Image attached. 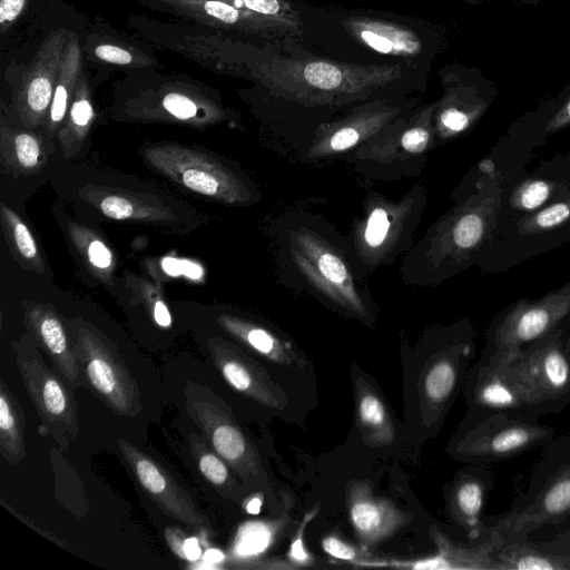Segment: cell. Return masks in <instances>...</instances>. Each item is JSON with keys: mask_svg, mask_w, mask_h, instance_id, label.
I'll return each instance as SVG.
<instances>
[{"mask_svg": "<svg viewBox=\"0 0 570 570\" xmlns=\"http://www.w3.org/2000/svg\"><path fill=\"white\" fill-rule=\"evenodd\" d=\"M95 119L91 90L82 72L77 82L66 118L57 134L65 159L73 158L83 146Z\"/></svg>", "mask_w": 570, "mask_h": 570, "instance_id": "obj_32", "label": "cell"}, {"mask_svg": "<svg viewBox=\"0 0 570 570\" xmlns=\"http://www.w3.org/2000/svg\"><path fill=\"white\" fill-rule=\"evenodd\" d=\"M0 222L4 239L18 261L28 271L43 274L45 261L28 225L8 205H0Z\"/></svg>", "mask_w": 570, "mask_h": 570, "instance_id": "obj_35", "label": "cell"}, {"mask_svg": "<svg viewBox=\"0 0 570 570\" xmlns=\"http://www.w3.org/2000/svg\"><path fill=\"white\" fill-rule=\"evenodd\" d=\"M216 321L232 337L269 362L282 365H306V360L291 341L265 325L227 313L217 316Z\"/></svg>", "mask_w": 570, "mask_h": 570, "instance_id": "obj_28", "label": "cell"}, {"mask_svg": "<svg viewBox=\"0 0 570 570\" xmlns=\"http://www.w3.org/2000/svg\"><path fill=\"white\" fill-rule=\"evenodd\" d=\"M473 191L443 215L411 250L402 272L413 283H435L460 271L490 238L502 202L501 175L480 163Z\"/></svg>", "mask_w": 570, "mask_h": 570, "instance_id": "obj_3", "label": "cell"}, {"mask_svg": "<svg viewBox=\"0 0 570 570\" xmlns=\"http://www.w3.org/2000/svg\"><path fill=\"white\" fill-rule=\"evenodd\" d=\"M206 346L215 367L236 392L268 409L286 406L282 389L238 345L220 337H208Z\"/></svg>", "mask_w": 570, "mask_h": 570, "instance_id": "obj_21", "label": "cell"}, {"mask_svg": "<svg viewBox=\"0 0 570 570\" xmlns=\"http://www.w3.org/2000/svg\"><path fill=\"white\" fill-rule=\"evenodd\" d=\"M206 557L209 559V561L215 562L220 561L224 558L223 553L218 550H209Z\"/></svg>", "mask_w": 570, "mask_h": 570, "instance_id": "obj_51", "label": "cell"}, {"mask_svg": "<svg viewBox=\"0 0 570 570\" xmlns=\"http://www.w3.org/2000/svg\"><path fill=\"white\" fill-rule=\"evenodd\" d=\"M0 161L2 170L13 177L38 173L47 161L41 137L32 129L13 128L2 119Z\"/></svg>", "mask_w": 570, "mask_h": 570, "instance_id": "obj_30", "label": "cell"}, {"mask_svg": "<svg viewBox=\"0 0 570 570\" xmlns=\"http://www.w3.org/2000/svg\"><path fill=\"white\" fill-rule=\"evenodd\" d=\"M570 126V98L562 107L550 118L546 126V132L552 134Z\"/></svg>", "mask_w": 570, "mask_h": 570, "instance_id": "obj_47", "label": "cell"}, {"mask_svg": "<svg viewBox=\"0 0 570 570\" xmlns=\"http://www.w3.org/2000/svg\"><path fill=\"white\" fill-rule=\"evenodd\" d=\"M317 512L318 505L314 507V509H312L304 515L301 524L296 530L295 537L292 539L291 548L288 551V558L289 561L297 568L309 566L313 562L312 557L304 547V531L306 525L309 523L312 519L315 518Z\"/></svg>", "mask_w": 570, "mask_h": 570, "instance_id": "obj_44", "label": "cell"}, {"mask_svg": "<svg viewBox=\"0 0 570 570\" xmlns=\"http://www.w3.org/2000/svg\"><path fill=\"white\" fill-rule=\"evenodd\" d=\"M563 327H564L566 344L570 351V317L564 322Z\"/></svg>", "mask_w": 570, "mask_h": 570, "instance_id": "obj_52", "label": "cell"}, {"mask_svg": "<svg viewBox=\"0 0 570 570\" xmlns=\"http://www.w3.org/2000/svg\"><path fill=\"white\" fill-rule=\"evenodd\" d=\"M202 554L197 539L186 538L184 542V559L189 561L197 560Z\"/></svg>", "mask_w": 570, "mask_h": 570, "instance_id": "obj_49", "label": "cell"}, {"mask_svg": "<svg viewBox=\"0 0 570 570\" xmlns=\"http://www.w3.org/2000/svg\"><path fill=\"white\" fill-rule=\"evenodd\" d=\"M142 154L158 173L198 195L233 206L255 202L254 185L210 154L174 142L154 144Z\"/></svg>", "mask_w": 570, "mask_h": 570, "instance_id": "obj_9", "label": "cell"}, {"mask_svg": "<svg viewBox=\"0 0 570 570\" xmlns=\"http://www.w3.org/2000/svg\"><path fill=\"white\" fill-rule=\"evenodd\" d=\"M563 324L517 353L539 417L559 413L570 405V351L566 344Z\"/></svg>", "mask_w": 570, "mask_h": 570, "instance_id": "obj_16", "label": "cell"}, {"mask_svg": "<svg viewBox=\"0 0 570 570\" xmlns=\"http://www.w3.org/2000/svg\"><path fill=\"white\" fill-rule=\"evenodd\" d=\"M137 288L138 294L154 322L158 326L169 327L171 325V315L158 288L146 279L139 281L137 283Z\"/></svg>", "mask_w": 570, "mask_h": 570, "instance_id": "obj_43", "label": "cell"}, {"mask_svg": "<svg viewBox=\"0 0 570 570\" xmlns=\"http://www.w3.org/2000/svg\"><path fill=\"white\" fill-rule=\"evenodd\" d=\"M570 317V282L535 301L521 298L503 309L487 334L484 352L511 355L549 335Z\"/></svg>", "mask_w": 570, "mask_h": 570, "instance_id": "obj_15", "label": "cell"}, {"mask_svg": "<svg viewBox=\"0 0 570 570\" xmlns=\"http://www.w3.org/2000/svg\"><path fill=\"white\" fill-rule=\"evenodd\" d=\"M203 35L195 59L210 70L254 83L261 104L305 151L314 131L354 106L386 95L424 94L428 75L409 67L357 66L309 51L294 37L263 38L215 30Z\"/></svg>", "mask_w": 570, "mask_h": 570, "instance_id": "obj_1", "label": "cell"}, {"mask_svg": "<svg viewBox=\"0 0 570 570\" xmlns=\"http://www.w3.org/2000/svg\"><path fill=\"white\" fill-rule=\"evenodd\" d=\"M184 399L203 438L229 468L246 482L266 483L259 454L226 402L209 386L194 381L185 384Z\"/></svg>", "mask_w": 570, "mask_h": 570, "instance_id": "obj_13", "label": "cell"}, {"mask_svg": "<svg viewBox=\"0 0 570 570\" xmlns=\"http://www.w3.org/2000/svg\"><path fill=\"white\" fill-rule=\"evenodd\" d=\"M163 12L197 22L213 30L263 38L301 35L297 21L242 10L218 0H136Z\"/></svg>", "mask_w": 570, "mask_h": 570, "instance_id": "obj_17", "label": "cell"}, {"mask_svg": "<svg viewBox=\"0 0 570 570\" xmlns=\"http://www.w3.org/2000/svg\"><path fill=\"white\" fill-rule=\"evenodd\" d=\"M82 73V49L78 37L69 32L62 60L59 67L52 100L43 129L47 137L57 136L72 100L73 92Z\"/></svg>", "mask_w": 570, "mask_h": 570, "instance_id": "obj_31", "label": "cell"}, {"mask_svg": "<svg viewBox=\"0 0 570 570\" xmlns=\"http://www.w3.org/2000/svg\"><path fill=\"white\" fill-rule=\"evenodd\" d=\"M68 233L88 269L105 284L111 283L116 261L106 242L91 228L72 222L68 224Z\"/></svg>", "mask_w": 570, "mask_h": 570, "instance_id": "obj_37", "label": "cell"}, {"mask_svg": "<svg viewBox=\"0 0 570 570\" xmlns=\"http://www.w3.org/2000/svg\"><path fill=\"white\" fill-rule=\"evenodd\" d=\"M69 32L66 28L51 31L19 79L14 106L27 129L35 130L46 120Z\"/></svg>", "mask_w": 570, "mask_h": 570, "instance_id": "obj_20", "label": "cell"}, {"mask_svg": "<svg viewBox=\"0 0 570 570\" xmlns=\"http://www.w3.org/2000/svg\"><path fill=\"white\" fill-rule=\"evenodd\" d=\"M191 456L204 479L224 498L237 501L240 487L229 471V465L208 445L203 436L187 435Z\"/></svg>", "mask_w": 570, "mask_h": 570, "instance_id": "obj_36", "label": "cell"}, {"mask_svg": "<svg viewBox=\"0 0 570 570\" xmlns=\"http://www.w3.org/2000/svg\"><path fill=\"white\" fill-rule=\"evenodd\" d=\"M421 104L422 94L386 95L363 101L318 126L301 157L307 163L344 160Z\"/></svg>", "mask_w": 570, "mask_h": 570, "instance_id": "obj_11", "label": "cell"}, {"mask_svg": "<svg viewBox=\"0 0 570 570\" xmlns=\"http://www.w3.org/2000/svg\"><path fill=\"white\" fill-rule=\"evenodd\" d=\"M347 503L354 530L366 544L386 539L405 523L404 514L390 501L373 497L366 484H354Z\"/></svg>", "mask_w": 570, "mask_h": 570, "instance_id": "obj_26", "label": "cell"}, {"mask_svg": "<svg viewBox=\"0 0 570 570\" xmlns=\"http://www.w3.org/2000/svg\"><path fill=\"white\" fill-rule=\"evenodd\" d=\"M22 305L26 331L48 355L53 370L70 389L83 386L66 321L51 305L32 301L22 302Z\"/></svg>", "mask_w": 570, "mask_h": 570, "instance_id": "obj_22", "label": "cell"}, {"mask_svg": "<svg viewBox=\"0 0 570 570\" xmlns=\"http://www.w3.org/2000/svg\"><path fill=\"white\" fill-rule=\"evenodd\" d=\"M454 480L449 491L448 512L470 538H482L485 523L482 512L487 498L494 485V476L484 464H474Z\"/></svg>", "mask_w": 570, "mask_h": 570, "instance_id": "obj_25", "label": "cell"}, {"mask_svg": "<svg viewBox=\"0 0 570 570\" xmlns=\"http://www.w3.org/2000/svg\"><path fill=\"white\" fill-rule=\"evenodd\" d=\"M431 538L438 548L435 556L415 561H393L386 566L410 569L495 570L493 541L487 524L481 542L475 546L459 544L436 527L431 528Z\"/></svg>", "mask_w": 570, "mask_h": 570, "instance_id": "obj_27", "label": "cell"}, {"mask_svg": "<svg viewBox=\"0 0 570 570\" xmlns=\"http://www.w3.org/2000/svg\"><path fill=\"white\" fill-rule=\"evenodd\" d=\"M556 429L518 411L470 409L451 445L452 454L472 464H493L544 448Z\"/></svg>", "mask_w": 570, "mask_h": 570, "instance_id": "obj_7", "label": "cell"}, {"mask_svg": "<svg viewBox=\"0 0 570 570\" xmlns=\"http://www.w3.org/2000/svg\"><path fill=\"white\" fill-rule=\"evenodd\" d=\"M134 120L163 121L193 127L214 126L236 115L212 91L191 81L165 80L139 91L124 106Z\"/></svg>", "mask_w": 570, "mask_h": 570, "instance_id": "obj_14", "label": "cell"}, {"mask_svg": "<svg viewBox=\"0 0 570 570\" xmlns=\"http://www.w3.org/2000/svg\"><path fill=\"white\" fill-rule=\"evenodd\" d=\"M436 105L438 100L419 105L344 160L354 165L361 174L375 179L419 176L428 154L436 147Z\"/></svg>", "mask_w": 570, "mask_h": 570, "instance_id": "obj_8", "label": "cell"}, {"mask_svg": "<svg viewBox=\"0 0 570 570\" xmlns=\"http://www.w3.org/2000/svg\"><path fill=\"white\" fill-rule=\"evenodd\" d=\"M443 95L434 112L436 146L449 142L473 127L487 104L475 88L461 79L458 72L440 70Z\"/></svg>", "mask_w": 570, "mask_h": 570, "instance_id": "obj_23", "label": "cell"}, {"mask_svg": "<svg viewBox=\"0 0 570 570\" xmlns=\"http://www.w3.org/2000/svg\"><path fill=\"white\" fill-rule=\"evenodd\" d=\"M298 42L320 56L357 66L402 65L430 73L440 35L426 19L367 8L294 0Z\"/></svg>", "mask_w": 570, "mask_h": 570, "instance_id": "obj_2", "label": "cell"}, {"mask_svg": "<svg viewBox=\"0 0 570 570\" xmlns=\"http://www.w3.org/2000/svg\"><path fill=\"white\" fill-rule=\"evenodd\" d=\"M570 220V191L542 208L528 213L517 224L520 235H535L558 228Z\"/></svg>", "mask_w": 570, "mask_h": 570, "instance_id": "obj_40", "label": "cell"}, {"mask_svg": "<svg viewBox=\"0 0 570 570\" xmlns=\"http://www.w3.org/2000/svg\"><path fill=\"white\" fill-rule=\"evenodd\" d=\"M167 542L171 550L181 559H184V542L186 537L179 529L167 528L165 532Z\"/></svg>", "mask_w": 570, "mask_h": 570, "instance_id": "obj_48", "label": "cell"}, {"mask_svg": "<svg viewBox=\"0 0 570 570\" xmlns=\"http://www.w3.org/2000/svg\"><path fill=\"white\" fill-rule=\"evenodd\" d=\"M570 524V433L544 446L525 489L488 524L508 537H529L546 527Z\"/></svg>", "mask_w": 570, "mask_h": 570, "instance_id": "obj_5", "label": "cell"}, {"mask_svg": "<svg viewBox=\"0 0 570 570\" xmlns=\"http://www.w3.org/2000/svg\"><path fill=\"white\" fill-rule=\"evenodd\" d=\"M566 193L564 185L556 180L527 178L514 186L509 197V204L514 210L532 213Z\"/></svg>", "mask_w": 570, "mask_h": 570, "instance_id": "obj_39", "label": "cell"}, {"mask_svg": "<svg viewBox=\"0 0 570 570\" xmlns=\"http://www.w3.org/2000/svg\"><path fill=\"white\" fill-rule=\"evenodd\" d=\"M466 402L470 409L509 410L539 417L517 361V353L499 355L482 352L466 374Z\"/></svg>", "mask_w": 570, "mask_h": 570, "instance_id": "obj_18", "label": "cell"}, {"mask_svg": "<svg viewBox=\"0 0 570 570\" xmlns=\"http://www.w3.org/2000/svg\"><path fill=\"white\" fill-rule=\"evenodd\" d=\"M322 548L327 554L338 560L353 562L358 566H364L367 561L364 559V557H366L365 553L358 551L336 535L325 537L322 541Z\"/></svg>", "mask_w": 570, "mask_h": 570, "instance_id": "obj_45", "label": "cell"}, {"mask_svg": "<svg viewBox=\"0 0 570 570\" xmlns=\"http://www.w3.org/2000/svg\"><path fill=\"white\" fill-rule=\"evenodd\" d=\"M285 236L289 259L311 289L354 317L370 318V299L356 279L362 274L351 254L307 219L287 226Z\"/></svg>", "mask_w": 570, "mask_h": 570, "instance_id": "obj_4", "label": "cell"}, {"mask_svg": "<svg viewBox=\"0 0 570 570\" xmlns=\"http://www.w3.org/2000/svg\"><path fill=\"white\" fill-rule=\"evenodd\" d=\"M83 386L115 413L134 417L142 405L140 390L115 345L81 317L66 321Z\"/></svg>", "mask_w": 570, "mask_h": 570, "instance_id": "obj_10", "label": "cell"}, {"mask_svg": "<svg viewBox=\"0 0 570 570\" xmlns=\"http://www.w3.org/2000/svg\"><path fill=\"white\" fill-rule=\"evenodd\" d=\"M493 541L495 570H570V558L556 553L529 537H508L488 524Z\"/></svg>", "mask_w": 570, "mask_h": 570, "instance_id": "obj_29", "label": "cell"}, {"mask_svg": "<svg viewBox=\"0 0 570 570\" xmlns=\"http://www.w3.org/2000/svg\"><path fill=\"white\" fill-rule=\"evenodd\" d=\"M91 56L100 62L125 68H147L155 65V59L138 48L121 42L99 38L92 42Z\"/></svg>", "mask_w": 570, "mask_h": 570, "instance_id": "obj_41", "label": "cell"}, {"mask_svg": "<svg viewBox=\"0 0 570 570\" xmlns=\"http://www.w3.org/2000/svg\"><path fill=\"white\" fill-rule=\"evenodd\" d=\"M287 520L288 517L284 513L283 518L276 520L253 521L244 524L238 531L234 554L247 563L253 562L277 541L286 528Z\"/></svg>", "mask_w": 570, "mask_h": 570, "instance_id": "obj_38", "label": "cell"}, {"mask_svg": "<svg viewBox=\"0 0 570 570\" xmlns=\"http://www.w3.org/2000/svg\"><path fill=\"white\" fill-rule=\"evenodd\" d=\"M117 445L137 482L166 515L193 529L214 531L207 515L161 463L124 439Z\"/></svg>", "mask_w": 570, "mask_h": 570, "instance_id": "obj_19", "label": "cell"}, {"mask_svg": "<svg viewBox=\"0 0 570 570\" xmlns=\"http://www.w3.org/2000/svg\"><path fill=\"white\" fill-rule=\"evenodd\" d=\"M242 10L299 22L294 0H218ZM301 23V22H299Z\"/></svg>", "mask_w": 570, "mask_h": 570, "instance_id": "obj_42", "label": "cell"}, {"mask_svg": "<svg viewBox=\"0 0 570 570\" xmlns=\"http://www.w3.org/2000/svg\"><path fill=\"white\" fill-rule=\"evenodd\" d=\"M29 0H0V32L6 33L26 10Z\"/></svg>", "mask_w": 570, "mask_h": 570, "instance_id": "obj_46", "label": "cell"}, {"mask_svg": "<svg viewBox=\"0 0 570 570\" xmlns=\"http://www.w3.org/2000/svg\"><path fill=\"white\" fill-rule=\"evenodd\" d=\"M22 383L40 419V431L68 450L79 432L77 404L70 389L45 362L38 345L26 331L12 343Z\"/></svg>", "mask_w": 570, "mask_h": 570, "instance_id": "obj_12", "label": "cell"}, {"mask_svg": "<svg viewBox=\"0 0 570 570\" xmlns=\"http://www.w3.org/2000/svg\"><path fill=\"white\" fill-rule=\"evenodd\" d=\"M79 195L110 219L159 225H169L178 220L175 210L153 195L97 185L83 186Z\"/></svg>", "mask_w": 570, "mask_h": 570, "instance_id": "obj_24", "label": "cell"}, {"mask_svg": "<svg viewBox=\"0 0 570 570\" xmlns=\"http://www.w3.org/2000/svg\"><path fill=\"white\" fill-rule=\"evenodd\" d=\"M27 417L20 402L3 380L0 381V454L11 464H19L27 454L24 431Z\"/></svg>", "mask_w": 570, "mask_h": 570, "instance_id": "obj_33", "label": "cell"}, {"mask_svg": "<svg viewBox=\"0 0 570 570\" xmlns=\"http://www.w3.org/2000/svg\"><path fill=\"white\" fill-rule=\"evenodd\" d=\"M356 386V413L363 436L370 444H389L395 431L389 411L375 390L360 381Z\"/></svg>", "mask_w": 570, "mask_h": 570, "instance_id": "obj_34", "label": "cell"}, {"mask_svg": "<svg viewBox=\"0 0 570 570\" xmlns=\"http://www.w3.org/2000/svg\"><path fill=\"white\" fill-rule=\"evenodd\" d=\"M426 204L422 184L402 198L391 200L372 193L364 203L363 216L350 235L347 247L358 272L373 273L389 265L412 247Z\"/></svg>", "mask_w": 570, "mask_h": 570, "instance_id": "obj_6", "label": "cell"}, {"mask_svg": "<svg viewBox=\"0 0 570 570\" xmlns=\"http://www.w3.org/2000/svg\"><path fill=\"white\" fill-rule=\"evenodd\" d=\"M263 500L259 495H254L245 503V510L249 514H258L262 508Z\"/></svg>", "mask_w": 570, "mask_h": 570, "instance_id": "obj_50", "label": "cell"}]
</instances>
